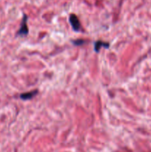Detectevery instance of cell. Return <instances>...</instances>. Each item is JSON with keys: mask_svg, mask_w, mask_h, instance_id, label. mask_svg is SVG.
I'll return each instance as SVG.
<instances>
[{"mask_svg": "<svg viewBox=\"0 0 151 152\" xmlns=\"http://www.w3.org/2000/svg\"><path fill=\"white\" fill-rule=\"evenodd\" d=\"M27 20H28V16L26 15H24L23 19H22V23H21V26L19 30L17 32V36L19 37H26L28 34L29 30H28V25H27Z\"/></svg>", "mask_w": 151, "mask_h": 152, "instance_id": "obj_1", "label": "cell"}, {"mask_svg": "<svg viewBox=\"0 0 151 152\" xmlns=\"http://www.w3.org/2000/svg\"><path fill=\"white\" fill-rule=\"evenodd\" d=\"M70 23L71 26H72L73 29L75 31H79L81 30V23L79 22V19L77 17L76 15L75 14H70L69 18Z\"/></svg>", "mask_w": 151, "mask_h": 152, "instance_id": "obj_2", "label": "cell"}, {"mask_svg": "<svg viewBox=\"0 0 151 152\" xmlns=\"http://www.w3.org/2000/svg\"><path fill=\"white\" fill-rule=\"evenodd\" d=\"M110 44L108 42H102L101 40L96 42L94 44V50L96 53L100 50L102 48H109Z\"/></svg>", "mask_w": 151, "mask_h": 152, "instance_id": "obj_3", "label": "cell"}, {"mask_svg": "<svg viewBox=\"0 0 151 152\" xmlns=\"http://www.w3.org/2000/svg\"><path fill=\"white\" fill-rule=\"evenodd\" d=\"M38 94V91L37 90H34V91H31L27 92V93H24L20 95V98L23 100H28V99H32L33 96H35L36 95Z\"/></svg>", "mask_w": 151, "mask_h": 152, "instance_id": "obj_4", "label": "cell"}, {"mask_svg": "<svg viewBox=\"0 0 151 152\" xmlns=\"http://www.w3.org/2000/svg\"><path fill=\"white\" fill-rule=\"evenodd\" d=\"M85 42H86L83 39H78V40H75V41H73V45H77V46L81 45L84 44V43H85Z\"/></svg>", "mask_w": 151, "mask_h": 152, "instance_id": "obj_5", "label": "cell"}]
</instances>
